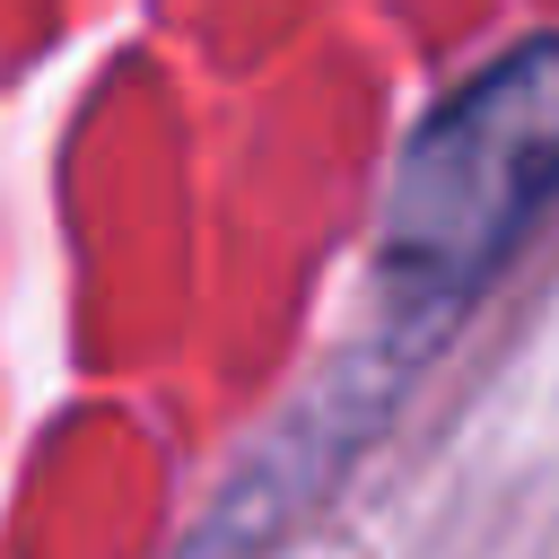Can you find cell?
I'll list each match as a JSON object with an SVG mask.
<instances>
[{"instance_id": "cell-1", "label": "cell", "mask_w": 559, "mask_h": 559, "mask_svg": "<svg viewBox=\"0 0 559 559\" xmlns=\"http://www.w3.org/2000/svg\"><path fill=\"white\" fill-rule=\"evenodd\" d=\"M559 201V35L498 52L402 148L376 262L402 306H463Z\"/></svg>"}]
</instances>
